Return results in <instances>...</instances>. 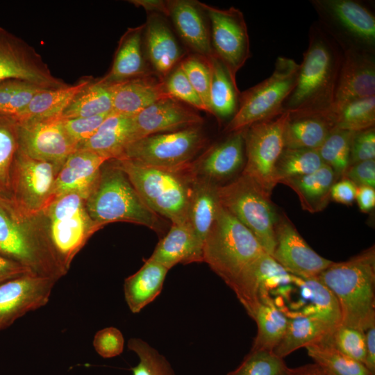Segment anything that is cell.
Wrapping results in <instances>:
<instances>
[{"instance_id": "obj_57", "label": "cell", "mask_w": 375, "mask_h": 375, "mask_svg": "<svg viewBox=\"0 0 375 375\" xmlns=\"http://www.w3.org/2000/svg\"><path fill=\"white\" fill-rule=\"evenodd\" d=\"M356 200L361 212H369L375 206L374 188L365 185L357 187Z\"/></svg>"}, {"instance_id": "obj_43", "label": "cell", "mask_w": 375, "mask_h": 375, "mask_svg": "<svg viewBox=\"0 0 375 375\" xmlns=\"http://www.w3.org/2000/svg\"><path fill=\"white\" fill-rule=\"evenodd\" d=\"M353 132L334 128L317 149L319 156L335 172L342 175L350 165V147Z\"/></svg>"}, {"instance_id": "obj_32", "label": "cell", "mask_w": 375, "mask_h": 375, "mask_svg": "<svg viewBox=\"0 0 375 375\" xmlns=\"http://www.w3.org/2000/svg\"><path fill=\"white\" fill-rule=\"evenodd\" d=\"M169 269L150 259L124 280L126 302L133 313L140 312L161 292Z\"/></svg>"}, {"instance_id": "obj_4", "label": "cell", "mask_w": 375, "mask_h": 375, "mask_svg": "<svg viewBox=\"0 0 375 375\" xmlns=\"http://www.w3.org/2000/svg\"><path fill=\"white\" fill-rule=\"evenodd\" d=\"M258 300L271 302L288 319L316 317L334 328L341 324L335 298L317 278L293 275L280 265L260 282Z\"/></svg>"}, {"instance_id": "obj_1", "label": "cell", "mask_w": 375, "mask_h": 375, "mask_svg": "<svg viewBox=\"0 0 375 375\" xmlns=\"http://www.w3.org/2000/svg\"><path fill=\"white\" fill-rule=\"evenodd\" d=\"M343 50L317 22L309 29L308 45L296 85L283 105L291 117L326 115L334 101Z\"/></svg>"}, {"instance_id": "obj_56", "label": "cell", "mask_w": 375, "mask_h": 375, "mask_svg": "<svg viewBox=\"0 0 375 375\" xmlns=\"http://www.w3.org/2000/svg\"><path fill=\"white\" fill-rule=\"evenodd\" d=\"M365 359L364 365L371 373L375 374V324L365 331Z\"/></svg>"}, {"instance_id": "obj_42", "label": "cell", "mask_w": 375, "mask_h": 375, "mask_svg": "<svg viewBox=\"0 0 375 375\" xmlns=\"http://www.w3.org/2000/svg\"><path fill=\"white\" fill-rule=\"evenodd\" d=\"M324 165L317 150L284 148L276 165V183L310 174Z\"/></svg>"}, {"instance_id": "obj_14", "label": "cell", "mask_w": 375, "mask_h": 375, "mask_svg": "<svg viewBox=\"0 0 375 375\" xmlns=\"http://www.w3.org/2000/svg\"><path fill=\"white\" fill-rule=\"evenodd\" d=\"M60 167L34 159L19 149L11 170V201L22 214L35 217L51 202Z\"/></svg>"}, {"instance_id": "obj_53", "label": "cell", "mask_w": 375, "mask_h": 375, "mask_svg": "<svg viewBox=\"0 0 375 375\" xmlns=\"http://www.w3.org/2000/svg\"><path fill=\"white\" fill-rule=\"evenodd\" d=\"M342 178H346L356 187H375V160H369L350 165Z\"/></svg>"}, {"instance_id": "obj_60", "label": "cell", "mask_w": 375, "mask_h": 375, "mask_svg": "<svg viewBox=\"0 0 375 375\" xmlns=\"http://www.w3.org/2000/svg\"><path fill=\"white\" fill-rule=\"evenodd\" d=\"M323 368V367H322ZM324 369V368H323ZM324 372H325V374L326 375H334L333 374H332L331 372H328V370L324 369Z\"/></svg>"}, {"instance_id": "obj_51", "label": "cell", "mask_w": 375, "mask_h": 375, "mask_svg": "<svg viewBox=\"0 0 375 375\" xmlns=\"http://www.w3.org/2000/svg\"><path fill=\"white\" fill-rule=\"evenodd\" d=\"M93 347L100 356L104 358H114L123 352L124 338L118 328L106 327L96 333Z\"/></svg>"}, {"instance_id": "obj_31", "label": "cell", "mask_w": 375, "mask_h": 375, "mask_svg": "<svg viewBox=\"0 0 375 375\" xmlns=\"http://www.w3.org/2000/svg\"><path fill=\"white\" fill-rule=\"evenodd\" d=\"M338 181L327 165L300 176L282 180L279 183L290 187L297 195L303 210L311 213L323 210L331 200V188Z\"/></svg>"}, {"instance_id": "obj_3", "label": "cell", "mask_w": 375, "mask_h": 375, "mask_svg": "<svg viewBox=\"0 0 375 375\" xmlns=\"http://www.w3.org/2000/svg\"><path fill=\"white\" fill-rule=\"evenodd\" d=\"M85 206L100 228L109 223L125 222L144 226L158 233L162 231L159 215L144 202L113 160L102 165Z\"/></svg>"}, {"instance_id": "obj_33", "label": "cell", "mask_w": 375, "mask_h": 375, "mask_svg": "<svg viewBox=\"0 0 375 375\" xmlns=\"http://www.w3.org/2000/svg\"><path fill=\"white\" fill-rule=\"evenodd\" d=\"M91 81L86 78L74 85L41 90L17 116L16 119L18 122H26L61 117L73 98Z\"/></svg>"}, {"instance_id": "obj_50", "label": "cell", "mask_w": 375, "mask_h": 375, "mask_svg": "<svg viewBox=\"0 0 375 375\" xmlns=\"http://www.w3.org/2000/svg\"><path fill=\"white\" fill-rule=\"evenodd\" d=\"M110 113L85 117L62 118L64 130L76 149L94 134Z\"/></svg>"}, {"instance_id": "obj_12", "label": "cell", "mask_w": 375, "mask_h": 375, "mask_svg": "<svg viewBox=\"0 0 375 375\" xmlns=\"http://www.w3.org/2000/svg\"><path fill=\"white\" fill-rule=\"evenodd\" d=\"M206 142L201 126H196L135 140L126 147L121 158L156 168L182 172L190 168L193 158Z\"/></svg>"}, {"instance_id": "obj_41", "label": "cell", "mask_w": 375, "mask_h": 375, "mask_svg": "<svg viewBox=\"0 0 375 375\" xmlns=\"http://www.w3.org/2000/svg\"><path fill=\"white\" fill-rule=\"evenodd\" d=\"M327 116L334 128L358 132L374 127L375 96L346 103Z\"/></svg>"}, {"instance_id": "obj_10", "label": "cell", "mask_w": 375, "mask_h": 375, "mask_svg": "<svg viewBox=\"0 0 375 375\" xmlns=\"http://www.w3.org/2000/svg\"><path fill=\"white\" fill-rule=\"evenodd\" d=\"M299 64L279 56L266 79L240 93L238 109L224 131L233 133L284 112L283 105L297 80Z\"/></svg>"}, {"instance_id": "obj_6", "label": "cell", "mask_w": 375, "mask_h": 375, "mask_svg": "<svg viewBox=\"0 0 375 375\" xmlns=\"http://www.w3.org/2000/svg\"><path fill=\"white\" fill-rule=\"evenodd\" d=\"M266 253L253 234L220 204L203 247V262L233 290Z\"/></svg>"}, {"instance_id": "obj_18", "label": "cell", "mask_w": 375, "mask_h": 375, "mask_svg": "<svg viewBox=\"0 0 375 375\" xmlns=\"http://www.w3.org/2000/svg\"><path fill=\"white\" fill-rule=\"evenodd\" d=\"M276 246L271 256L288 272L304 278H317L333 261L316 253L288 216L278 215Z\"/></svg>"}, {"instance_id": "obj_15", "label": "cell", "mask_w": 375, "mask_h": 375, "mask_svg": "<svg viewBox=\"0 0 375 375\" xmlns=\"http://www.w3.org/2000/svg\"><path fill=\"white\" fill-rule=\"evenodd\" d=\"M210 24L215 56L223 63L233 81L251 57L250 41L243 13L233 6L220 9L200 2Z\"/></svg>"}, {"instance_id": "obj_34", "label": "cell", "mask_w": 375, "mask_h": 375, "mask_svg": "<svg viewBox=\"0 0 375 375\" xmlns=\"http://www.w3.org/2000/svg\"><path fill=\"white\" fill-rule=\"evenodd\" d=\"M208 60L211 71L209 94L211 115L219 121L231 120L238 109L240 92L223 63L215 56Z\"/></svg>"}, {"instance_id": "obj_48", "label": "cell", "mask_w": 375, "mask_h": 375, "mask_svg": "<svg viewBox=\"0 0 375 375\" xmlns=\"http://www.w3.org/2000/svg\"><path fill=\"white\" fill-rule=\"evenodd\" d=\"M328 340L339 351L364 365L365 359L364 331L340 324L335 328Z\"/></svg>"}, {"instance_id": "obj_44", "label": "cell", "mask_w": 375, "mask_h": 375, "mask_svg": "<svg viewBox=\"0 0 375 375\" xmlns=\"http://www.w3.org/2000/svg\"><path fill=\"white\" fill-rule=\"evenodd\" d=\"M42 90L44 88L19 79L0 82V113L16 119L33 97Z\"/></svg>"}, {"instance_id": "obj_21", "label": "cell", "mask_w": 375, "mask_h": 375, "mask_svg": "<svg viewBox=\"0 0 375 375\" xmlns=\"http://www.w3.org/2000/svg\"><path fill=\"white\" fill-rule=\"evenodd\" d=\"M133 141L144 137L201 126L203 117L179 101L167 97L133 116Z\"/></svg>"}, {"instance_id": "obj_22", "label": "cell", "mask_w": 375, "mask_h": 375, "mask_svg": "<svg viewBox=\"0 0 375 375\" xmlns=\"http://www.w3.org/2000/svg\"><path fill=\"white\" fill-rule=\"evenodd\" d=\"M244 131L231 133L224 141L208 149L190 165L192 173L218 185L235 175L244 162Z\"/></svg>"}, {"instance_id": "obj_37", "label": "cell", "mask_w": 375, "mask_h": 375, "mask_svg": "<svg viewBox=\"0 0 375 375\" xmlns=\"http://www.w3.org/2000/svg\"><path fill=\"white\" fill-rule=\"evenodd\" d=\"M112 84L91 81L71 101L62 113L63 119L85 117L112 112Z\"/></svg>"}, {"instance_id": "obj_39", "label": "cell", "mask_w": 375, "mask_h": 375, "mask_svg": "<svg viewBox=\"0 0 375 375\" xmlns=\"http://www.w3.org/2000/svg\"><path fill=\"white\" fill-rule=\"evenodd\" d=\"M328 337L305 347L315 363L334 375H372L362 363L351 358L331 344Z\"/></svg>"}, {"instance_id": "obj_8", "label": "cell", "mask_w": 375, "mask_h": 375, "mask_svg": "<svg viewBox=\"0 0 375 375\" xmlns=\"http://www.w3.org/2000/svg\"><path fill=\"white\" fill-rule=\"evenodd\" d=\"M85 199L76 192L65 194L53 199L40 214L49 242L67 272L88 240L101 229L90 217Z\"/></svg>"}, {"instance_id": "obj_38", "label": "cell", "mask_w": 375, "mask_h": 375, "mask_svg": "<svg viewBox=\"0 0 375 375\" xmlns=\"http://www.w3.org/2000/svg\"><path fill=\"white\" fill-rule=\"evenodd\" d=\"M252 319L258 327L251 350L272 351L281 341L288 324V318L271 302L260 303Z\"/></svg>"}, {"instance_id": "obj_46", "label": "cell", "mask_w": 375, "mask_h": 375, "mask_svg": "<svg viewBox=\"0 0 375 375\" xmlns=\"http://www.w3.org/2000/svg\"><path fill=\"white\" fill-rule=\"evenodd\" d=\"M289 369L284 358L272 351L251 350L240 365L226 375H286Z\"/></svg>"}, {"instance_id": "obj_45", "label": "cell", "mask_w": 375, "mask_h": 375, "mask_svg": "<svg viewBox=\"0 0 375 375\" xmlns=\"http://www.w3.org/2000/svg\"><path fill=\"white\" fill-rule=\"evenodd\" d=\"M128 349L139 358V362L131 368L133 375H176L167 358L144 340L131 338Z\"/></svg>"}, {"instance_id": "obj_59", "label": "cell", "mask_w": 375, "mask_h": 375, "mask_svg": "<svg viewBox=\"0 0 375 375\" xmlns=\"http://www.w3.org/2000/svg\"><path fill=\"white\" fill-rule=\"evenodd\" d=\"M286 375H326L324 369L316 363L290 368Z\"/></svg>"}, {"instance_id": "obj_30", "label": "cell", "mask_w": 375, "mask_h": 375, "mask_svg": "<svg viewBox=\"0 0 375 375\" xmlns=\"http://www.w3.org/2000/svg\"><path fill=\"white\" fill-rule=\"evenodd\" d=\"M217 185L204 178L193 176L187 223L203 247L219 206Z\"/></svg>"}, {"instance_id": "obj_7", "label": "cell", "mask_w": 375, "mask_h": 375, "mask_svg": "<svg viewBox=\"0 0 375 375\" xmlns=\"http://www.w3.org/2000/svg\"><path fill=\"white\" fill-rule=\"evenodd\" d=\"M126 174L144 202L172 224L187 222L194 174L188 169L174 172L126 159H114Z\"/></svg>"}, {"instance_id": "obj_23", "label": "cell", "mask_w": 375, "mask_h": 375, "mask_svg": "<svg viewBox=\"0 0 375 375\" xmlns=\"http://www.w3.org/2000/svg\"><path fill=\"white\" fill-rule=\"evenodd\" d=\"M168 17L186 45L196 55L210 59L215 56L210 40V27L200 1H167Z\"/></svg>"}, {"instance_id": "obj_9", "label": "cell", "mask_w": 375, "mask_h": 375, "mask_svg": "<svg viewBox=\"0 0 375 375\" xmlns=\"http://www.w3.org/2000/svg\"><path fill=\"white\" fill-rule=\"evenodd\" d=\"M217 195L219 204L246 226L272 256L278 214L271 195L243 174L226 185H218Z\"/></svg>"}, {"instance_id": "obj_58", "label": "cell", "mask_w": 375, "mask_h": 375, "mask_svg": "<svg viewBox=\"0 0 375 375\" xmlns=\"http://www.w3.org/2000/svg\"><path fill=\"white\" fill-rule=\"evenodd\" d=\"M131 3L137 7H142L147 12L158 13L168 17L167 1L162 0H133Z\"/></svg>"}, {"instance_id": "obj_26", "label": "cell", "mask_w": 375, "mask_h": 375, "mask_svg": "<svg viewBox=\"0 0 375 375\" xmlns=\"http://www.w3.org/2000/svg\"><path fill=\"white\" fill-rule=\"evenodd\" d=\"M154 74L112 83V112L133 117L157 101L171 97L163 79Z\"/></svg>"}, {"instance_id": "obj_5", "label": "cell", "mask_w": 375, "mask_h": 375, "mask_svg": "<svg viewBox=\"0 0 375 375\" xmlns=\"http://www.w3.org/2000/svg\"><path fill=\"white\" fill-rule=\"evenodd\" d=\"M0 256L21 264L36 276L58 281L67 273L56 257L40 215L26 217L12 203L1 200Z\"/></svg>"}, {"instance_id": "obj_13", "label": "cell", "mask_w": 375, "mask_h": 375, "mask_svg": "<svg viewBox=\"0 0 375 375\" xmlns=\"http://www.w3.org/2000/svg\"><path fill=\"white\" fill-rule=\"evenodd\" d=\"M288 112L243 129L246 162L242 174L271 195L277 185L276 162L285 148L284 131Z\"/></svg>"}, {"instance_id": "obj_20", "label": "cell", "mask_w": 375, "mask_h": 375, "mask_svg": "<svg viewBox=\"0 0 375 375\" xmlns=\"http://www.w3.org/2000/svg\"><path fill=\"white\" fill-rule=\"evenodd\" d=\"M375 96V52L343 51L334 101L329 113L351 101Z\"/></svg>"}, {"instance_id": "obj_49", "label": "cell", "mask_w": 375, "mask_h": 375, "mask_svg": "<svg viewBox=\"0 0 375 375\" xmlns=\"http://www.w3.org/2000/svg\"><path fill=\"white\" fill-rule=\"evenodd\" d=\"M163 81L166 92L171 97L206 112L200 97L192 86L179 64Z\"/></svg>"}, {"instance_id": "obj_36", "label": "cell", "mask_w": 375, "mask_h": 375, "mask_svg": "<svg viewBox=\"0 0 375 375\" xmlns=\"http://www.w3.org/2000/svg\"><path fill=\"white\" fill-rule=\"evenodd\" d=\"M335 328L312 317L288 319L286 330L273 352L284 358L294 351L328 337Z\"/></svg>"}, {"instance_id": "obj_40", "label": "cell", "mask_w": 375, "mask_h": 375, "mask_svg": "<svg viewBox=\"0 0 375 375\" xmlns=\"http://www.w3.org/2000/svg\"><path fill=\"white\" fill-rule=\"evenodd\" d=\"M18 147L17 120L0 113V200L8 203H12L10 176Z\"/></svg>"}, {"instance_id": "obj_52", "label": "cell", "mask_w": 375, "mask_h": 375, "mask_svg": "<svg viewBox=\"0 0 375 375\" xmlns=\"http://www.w3.org/2000/svg\"><path fill=\"white\" fill-rule=\"evenodd\" d=\"M374 158V127L353 133L350 147V165Z\"/></svg>"}, {"instance_id": "obj_27", "label": "cell", "mask_w": 375, "mask_h": 375, "mask_svg": "<svg viewBox=\"0 0 375 375\" xmlns=\"http://www.w3.org/2000/svg\"><path fill=\"white\" fill-rule=\"evenodd\" d=\"M145 24L129 28L121 37L111 68L101 81L117 83L154 74L146 62L143 53Z\"/></svg>"}, {"instance_id": "obj_24", "label": "cell", "mask_w": 375, "mask_h": 375, "mask_svg": "<svg viewBox=\"0 0 375 375\" xmlns=\"http://www.w3.org/2000/svg\"><path fill=\"white\" fill-rule=\"evenodd\" d=\"M143 44L153 72L164 79L182 60L181 47L165 16L149 13Z\"/></svg>"}, {"instance_id": "obj_35", "label": "cell", "mask_w": 375, "mask_h": 375, "mask_svg": "<svg viewBox=\"0 0 375 375\" xmlns=\"http://www.w3.org/2000/svg\"><path fill=\"white\" fill-rule=\"evenodd\" d=\"M333 129L326 115H290L284 131L285 148L317 150Z\"/></svg>"}, {"instance_id": "obj_11", "label": "cell", "mask_w": 375, "mask_h": 375, "mask_svg": "<svg viewBox=\"0 0 375 375\" xmlns=\"http://www.w3.org/2000/svg\"><path fill=\"white\" fill-rule=\"evenodd\" d=\"M318 24L343 51L375 52V15L357 0H311Z\"/></svg>"}, {"instance_id": "obj_16", "label": "cell", "mask_w": 375, "mask_h": 375, "mask_svg": "<svg viewBox=\"0 0 375 375\" xmlns=\"http://www.w3.org/2000/svg\"><path fill=\"white\" fill-rule=\"evenodd\" d=\"M19 79L44 89L67 86L28 43L0 26V82Z\"/></svg>"}, {"instance_id": "obj_2", "label": "cell", "mask_w": 375, "mask_h": 375, "mask_svg": "<svg viewBox=\"0 0 375 375\" xmlns=\"http://www.w3.org/2000/svg\"><path fill=\"white\" fill-rule=\"evenodd\" d=\"M333 294L341 324L365 331L375 324V249L333 262L317 277Z\"/></svg>"}, {"instance_id": "obj_29", "label": "cell", "mask_w": 375, "mask_h": 375, "mask_svg": "<svg viewBox=\"0 0 375 375\" xmlns=\"http://www.w3.org/2000/svg\"><path fill=\"white\" fill-rule=\"evenodd\" d=\"M149 258L170 269L178 263L203 262V247L187 222L172 224L169 231L159 241Z\"/></svg>"}, {"instance_id": "obj_25", "label": "cell", "mask_w": 375, "mask_h": 375, "mask_svg": "<svg viewBox=\"0 0 375 375\" xmlns=\"http://www.w3.org/2000/svg\"><path fill=\"white\" fill-rule=\"evenodd\" d=\"M106 161L105 158L90 151H74L66 158L56 176L51 201L71 192L87 198Z\"/></svg>"}, {"instance_id": "obj_47", "label": "cell", "mask_w": 375, "mask_h": 375, "mask_svg": "<svg viewBox=\"0 0 375 375\" xmlns=\"http://www.w3.org/2000/svg\"><path fill=\"white\" fill-rule=\"evenodd\" d=\"M179 65L200 97L206 112L211 114L209 97L211 71L208 59L196 54L191 55L182 59Z\"/></svg>"}, {"instance_id": "obj_55", "label": "cell", "mask_w": 375, "mask_h": 375, "mask_svg": "<svg viewBox=\"0 0 375 375\" xmlns=\"http://www.w3.org/2000/svg\"><path fill=\"white\" fill-rule=\"evenodd\" d=\"M26 274H33L21 264L0 256V284Z\"/></svg>"}, {"instance_id": "obj_28", "label": "cell", "mask_w": 375, "mask_h": 375, "mask_svg": "<svg viewBox=\"0 0 375 375\" xmlns=\"http://www.w3.org/2000/svg\"><path fill=\"white\" fill-rule=\"evenodd\" d=\"M133 132L132 117L111 112L94 134L76 149L90 151L108 160L119 159L133 142Z\"/></svg>"}, {"instance_id": "obj_17", "label": "cell", "mask_w": 375, "mask_h": 375, "mask_svg": "<svg viewBox=\"0 0 375 375\" xmlns=\"http://www.w3.org/2000/svg\"><path fill=\"white\" fill-rule=\"evenodd\" d=\"M18 149L28 156L60 167L76 147L67 137L61 117L18 122Z\"/></svg>"}, {"instance_id": "obj_19", "label": "cell", "mask_w": 375, "mask_h": 375, "mask_svg": "<svg viewBox=\"0 0 375 375\" xmlns=\"http://www.w3.org/2000/svg\"><path fill=\"white\" fill-rule=\"evenodd\" d=\"M58 280L26 274L0 284V331L45 306Z\"/></svg>"}, {"instance_id": "obj_54", "label": "cell", "mask_w": 375, "mask_h": 375, "mask_svg": "<svg viewBox=\"0 0 375 375\" xmlns=\"http://www.w3.org/2000/svg\"><path fill=\"white\" fill-rule=\"evenodd\" d=\"M356 185L350 180L342 178L331 188V199L344 205H351L356 200Z\"/></svg>"}]
</instances>
